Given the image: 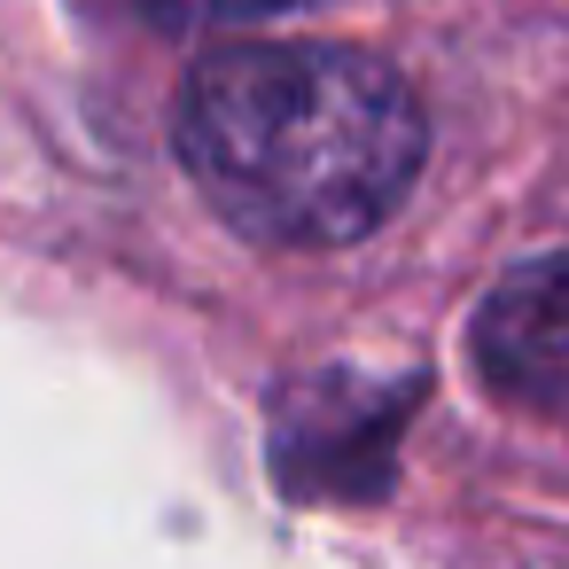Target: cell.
Returning a JSON list of instances; mask_svg holds the SVG:
<instances>
[{
  "instance_id": "obj_1",
  "label": "cell",
  "mask_w": 569,
  "mask_h": 569,
  "mask_svg": "<svg viewBox=\"0 0 569 569\" xmlns=\"http://www.w3.org/2000/svg\"><path fill=\"white\" fill-rule=\"evenodd\" d=\"M172 141L234 234L266 250H343L421 180L429 118L382 56L242 40L188 71Z\"/></svg>"
},
{
  "instance_id": "obj_2",
  "label": "cell",
  "mask_w": 569,
  "mask_h": 569,
  "mask_svg": "<svg viewBox=\"0 0 569 569\" xmlns=\"http://www.w3.org/2000/svg\"><path fill=\"white\" fill-rule=\"evenodd\" d=\"M149 24H172V32H211V24H258V17H289V9H312V0H133Z\"/></svg>"
}]
</instances>
